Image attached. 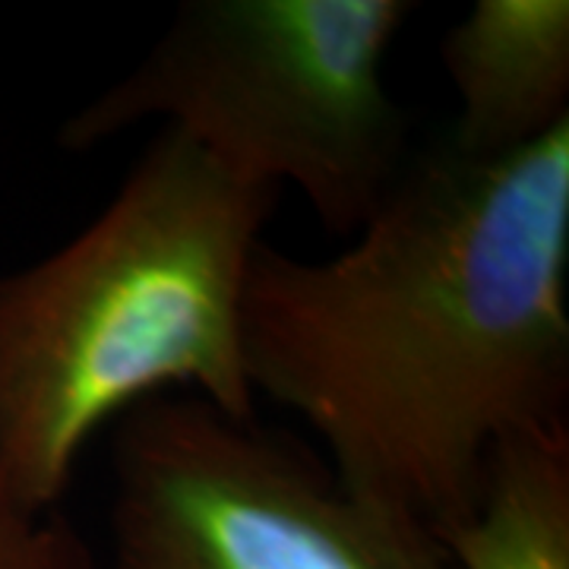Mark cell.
Listing matches in <instances>:
<instances>
[{
  "label": "cell",
  "mask_w": 569,
  "mask_h": 569,
  "mask_svg": "<svg viewBox=\"0 0 569 569\" xmlns=\"http://www.w3.org/2000/svg\"><path fill=\"white\" fill-rule=\"evenodd\" d=\"M0 569H96V553L61 509L22 500L0 466Z\"/></svg>",
  "instance_id": "7"
},
{
  "label": "cell",
  "mask_w": 569,
  "mask_h": 569,
  "mask_svg": "<svg viewBox=\"0 0 569 569\" xmlns=\"http://www.w3.org/2000/svg\"><path fill=\"white\" fill-rule=\"evenodd\" d=\"M437 538L456 569H569V421L500 440Z\"/></svg>",
  "instance_id": "6"
},
{
  "label": "cell",
  "mask_w": 569,
  "mask_h": 569,
  "mask_svg": "<svg viewBox=\"0 0 569 569\" xmlns=\"http://www.w3.org/2000/svg\"><path fill=\"white\" fill-rule=\"evenodd\" d=\"M244 361L346 488L452 526L500 440L569 421V123L500 159L411 156L332 257L260 247Z\"/></svg>",
  "instance_id": "1"
},
{
  "label": "cell",
  "mask_w": 569,
  "mask_h": 569,
  "mask_svg": "<svg viewBox=\"0 0 569 569\" xmlns=\"http://www.w3.org/2000/svg\"><path fill=\"white\" fill-rule=\"evenodd\" d=\"M459 114L449 146L500 159L569 123L567 0H475L443 36Z\"/></svg>",
  "instance_id": "5"
},
{
  "label": "cell",
  "mask_w": 569,
  "mask_h": 569,
  "mask_svg": "<svg viewBox=\"0 0 569 569\" xmlns=\"http://www.w3.org/2000/svg\"><path fill=\"white\" fill-rule=\"evenodd\" d=\"M111 478V569H456L421 519L193 396L123 415Z\"/></svg>",
  "instance_id": "4"
},
{
  "label": "cell",
  "mask_w": 569,
  "mask_h": 569,
  "mask_svg": "<svg viewBox=\"0 0 569 569\" xmlns=\"http://www.w3.org/2000/svg\"><path fill=\"white\" fill-rule=\"evenodd\" d=\"M276 197L159 127L73 238L0 276V466L61 509L102 427L164 396L253 421L244 291Z\"/></svg>",
  "instance_id": "2"
},
{
  "label": "cell",
  "mask_w": 569,
  "mask_h": 569,
  "mask_svg": "<svg viewBox=\"0 0 569 569\" xmlns=\"http://www.w3.org/2000/svg\"><path fill=\"white\" fill-rule=\"evenodd\" d=\"M411 0H187L121 80L58 130L92 152L142 123L178 130L231 178L298 190L351 238L406 171L408 118L387 58Z\"/></svg>",
  "instance_id": "3"
}]
</instances>
